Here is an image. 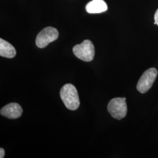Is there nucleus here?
Wrapping results in <instances>:
<instances>
[{"mask_svg":"<svg viewBox=\"0 0 158 158\" xmlns=\"http://www.w3.org/2000/svg\"><path fill=\"white\" fill-rule=\"evenodd\" d=\"M60 96L64 104L70 110H76L80 106L78 92L72 84L64 85L60 91Z\"/></svg>","mask_w":158,"mask_h":158,"instance_id":"1","label":"nucleus"},{"mask_svg":"<svg viewBox=\"0 0 158 158\" xmlns=\"http://www.w3.org/2000/svg\"><path fill=\"white\" fill-rule=\"evenodd\" d=\"M73 52L79 59L87 62H91L95 55L94 46L90 40H85L80 44L74 46Z\"/></svg>","mask_w":158,"mask_h":158,"instance_id":"2","label":"nucleus"},{"mask_svg":"<svg viewBox=\"0 0 158 158\" xmlns=\"http://www.w3.org/2000/svg\"><path fill=\"white\" fill-rule=\"evenodd\" d=\"M125 98H114L108 104L109 113L113 118L120 120L124 118L127 113V106Z\"/></svg>","mask_w":158,"mask_h":158,"instance_id":"3","label":"nucleus"},{"mask_svg":"<svg viewBox=\"0 0 158 158\" xmlns=\"http://www.w3.org/2000/svg\"><path fill=\"white\" fill-rule=\"evenodd\" d=\"M158 71L155 68H150L146 70L139 80L136 89L141 93H145L152 85L158 76Z\"/></svg>","mask_w":158,"mask_h":158,"instance_id":"4","label":"nucleus"},{"mask_svg":"<svg viewBox=\"0 0 158 158\" xmlns=\"http://www.w3.org/2000/svg\"><path fill=\"white\" fill-rule=\"evenodd\" d=\"M59 37V32L53 27H46L38 34L36 45L40 48H44L50 43L56 40Z\"/></svg>","mask_w":158,"mask_h":158,"instance_id":"5","label":"nucleus"},{"mask_svg":"<svg viewBox=\"0 0 158 158\" xmlns=\"http://www.w3.org/2000/svg\"><path fill=\"white\" fill-rule=\"evenodd\" d=\"M23 111V108L19 104L12 102L2 108L0 113L1 115L8 118L17 119L22 115Z\"/></svg>","mask_w":158,"mask_h":158,"instance_id":"6","label":"nucleus"},{"mask_svg":"<svg viewBox=\"0 0 158 158\" xmlns=\"http://www.w3.org/2000/svg\"><path fill=\"white\" fill-rule=\"evenodd\" d=\"M107 9V5L104 0H92L85 6V10L89 14H100Z\"/></svg>","mask_w":158,"mask_h":158,"instance_id":"7","label":"nucleus"},{"mask_svg":"<svg viewBox=\"0 0 158 158\" xmlns=\"http://www.w3.org/2000/svg\"><path fill=\"white\" fill-rule=\"evenodd\" d=\"M17 52L14 47L5 40L0 39V56L6 58L15 56Z\"/></svg>","mask_w":158,"mask_h":158,"instance_id":"8","label":"nucleus"},{"mask_svg":"<svg viewBox=\"0 0 158 158\" xmlns=\"http://www.w3.org/2000/svg\"><path fill=\"white\" fill-rule=\"evenodd\" d=\"M5 155V151L2 148H0V158H3Z\"/></svg>","mask_w":158,"mask_h":158,"instance_id":"9","label":"nucleus"},{"mask_svg":"<svg viewBox=\"0 0 158 158\" xmlns=\"http://www.w3.org/2000/svg\"><path fill=\"white\" fill-rule=\"evenodd\" d=\"M154 19H155V21L156 23V25H158V9L156 10V11L155 14Z\"/></svg>","mask_w":158,"mask_h":158,"instance_id":"10","label":"nucleus"}]
</instances>
